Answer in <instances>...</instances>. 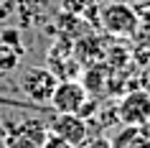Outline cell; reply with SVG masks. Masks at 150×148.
Wrapping results in <instances>:
<instances>
[{
	"mask_svg": "<svg viewBox=\"0 0 150 148\" xmlns=\"http://www.w3.org/2000/svg\"><path fill=\"white\" fill-rule=\"evenodd\" d=\"M48 135V125L38 117H28L23 123H8L5 125V148H43Z\"/></svg>",
	"mask_w": 150,
	"mask_h": 148,
	"instance_id": "obj_1",
	"label": "cell"
},
{
	"mask_svg": "<svg viewBox=\"0 0 150 148\" xmlns=\"http://www.w3.org/2000/svg\"><path fill=\"white\" fill-rule=\"evenodd\" d=\"M56 84H59V79L48 66H31L21 77V92L25 94V100L33 105H43V107H48V100H51Z\"/></svg>",
	"mask_w": 150,
	"mask_h": 148,
	"instance_id": "obj_2",
	"label": "cell"
},
{
	"mask_svg": "<svg viewBox=\"0 0 150 148\" xmlns=\"http://www.w3.org/2000/svg\"><path fill=\"white\" fill-rule=\"evenodd\" d=\"M99 23H102V28L107 33L125 39V36H135L137 23H140V16L127 3H107L99 10Z\"/></svg>",
	"mask_w": 150,
	"mask_h": 148,
	"instance_id": "obj_3",
	"label": "cell"
},
{
	"mask_svg": "<svg viewBox=\"0 0 150 148\" xmlns=\"http://www.w3.org/2000/svg\"><path fill=\"white\" fill-rule=\"evenodd\" d=\"M87 89L81 87L79 79H61L56 84L51 100H48V107L54 112H61V115H76L79 107L87 102Z\"/></svg>",
	"mask_w": 150,
	"mask_h": 148,
	"instance_id": "obj_4",
	"label": "cell"
},
{
	"mask_svg": "<svg viewBox=\"0 0 150 148\" xmlns=\"http://www.w3.org/2000/svg\"><path fill=\"white\" fill-rule=\"evenodd\" d=\"M117 120L122 125H150V92H125L117 105Z\"/></svg>",
	"mask_w": 150,
	"mask_h": 148,
	"instance_id": "obj_5",
	"label": "cell"
},
{
	"mask_svg": "<svg viewBox=\"0 0 150 148\" xmlns=\"http://www.w3.org/2000/svg\"><path fill=\"white\" fill-rule=\"evenodd\" d=\"M48 130L59 135L61 140H66L69 146H79L81 140L89 135V125L87 120H81L79 115H61V112H54L51 120H48Z\"/></svg>",
	"mask_w": 150,
	"mask_h": 148,
	"instance_id": "obj_6",
	"label": "cell"
},
{
	"mask_svg": "<svg viewBox=\"0 0 150 148\" xmlns=\"http://www.w3.org/2000/svg\"><path fill=\"white\" fill-rule=\"evenodd\" d=\"M110 148H150L148 125H125L110 138Z\"/></svg>",
	"mask_w": 150,
	"mask_h": 148,
	"instance_id": "obj_7",
	"label": "cell"
},
{
	"mask_svg": "<svg viewBox=\"0 0 150 148\" xmlns=\"http://www.w3.org/2000/svg\"><path fill=\"white\" fill-rule=\"evenodd\" d=\"M81 87L87 89L89 97H94L97 92H102V87H104V69L102 66H92V69H87L84 74H81Z\"/></svg>",
	"mask_w": 150,
	"mask_h": 148,
	"instance_id": "obj_8",
	"label": "cell"
},
{
	"mask_svg": "<svg viewBox=\"0 0 150 148\" xmlns=\"http://www.w3.org/2000/svg\"><path fill=\"white\" fill-rule=\"evenodd\" d=\"M0 46L13 49V51H18L21 56L25 54L23 44H21V31H18V28H0Z\"/></svg>",
	"mask_w": 150,
	"mask_h": 148,
	"instance_id": "obj_9",
	"label": "cell"
},
{
	"mask_svg": "<svg viewBox=\"0 0 150 148\" xmlns=\"http://www.w3.org/2000/svg\"><path fill=\"white\" fill-rule=\"evenodd\" d=\"M18 61H21V54L18 51H13L8 46H0V71L3 74H10L18 66Z\"/></svg>",
	"mask_w": 150,
	"mask_h": 148,
	"instance_id": "obj_10",
	"label": "cell"
},
{
	"mask_svg": "<svg viewBox=\"0 0 150 148\" xmlns=\"http://www.w3.org/2000/svg\"><path fill=\"white\" fill-rule=\"evenodd\" d=\"M76 148H110V138H104V135H87Z\"/></svg>",
	"mask_w": 150,
	"mask_h": 148,
	"instance_id": "obj_11",
	"label": "cell"
},
{
	"mask_svg": "<svg viewBox=\"0 0 150 148\" xmlns=\"http://www.w3.org/2000/svg\"><path fill=\"white\" fill-rule=\"evenodd\" d=\"M16 13V0H0V23H5Z\"/></svg>",
	"mask_w": 150,
	"mask_h": 148,
	"instance_id": "obj_12",
	"label": "cell"
},
{
	"mask_svg": "<svg viewBox=\"0 0 150 148\" xmlns=\"http://www.w3.org/2000/svg\"><path fill=\"white\" fill-rule=\"evenodd\" d=\"M43 148H74V146H69L66 140H61L59 135H54V133L48 130V135H46V143H43Z\"/></svg>",
	"mask_w": 150,
	"mask_h": 148,
	"instance_id": "obj_13",
	"label": "cell"
},
{
	"mask_svg": "<svg viewBox=\"0 0 150 148\" xmlns=\"http://www.w3.org/2000/svg\"><path fill=\"white\" fill-rule=\"evenodd\" d=\"M5 138V123H3V120H0V140Z\"/></svg>",
	"mask_w": 150,
	"mask_h": 148,
	"instance_id": "obj_14",
	"label": "cell"
},
{
	"mask_svg": "<svg viewBox=\"0 0 150 148\" xmlns=\"http://www.w3.org/2000/svg\"><path fill=\"white\" fill-rule=\"evenodd\" d=\"M0 77H5V74H3V71H0Z\"/></svg>",
	"mask_w": 150,
	"mask_h": 148,
	"instance_id": "obj_15",
	"label": "cell"
}]
</instances>
